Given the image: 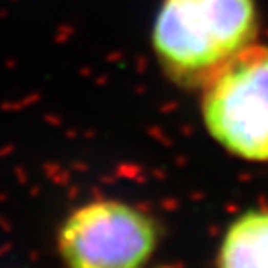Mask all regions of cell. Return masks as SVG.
Returning <instances> with one entry per match:
<instances>
[{
	"label": "cell",
	"mask_w": 268,
	"mask_h": 268,
	"mask_svg": "<svg viewBox=\"0 0 268 268\" xmlns=\"http://www.w3.org/2000/svg\"><path fill=\"white\" fill-rule=\"evenodd\" d=\"M256 33L254 0H162L152 46L168 77L193 87L253 46Z\"/></svg>",
	"instance_id": "cell-1"
},
{
	"label": "cell",
	"mask_w": 268,
	"mask_h": 268,
	"mask_svg": "<svg viewBox=\"0 0 268 268\" xmlns=\"http://www.w3.org/2000/svg\"><path fill=\"white\" fill-rule=\"evenodd\" d=\"M205 127L228 152L268 160V47L249 46L205 84Z\"/></svg>",
	"instance_id": "cell-2"
},
{
	"label": "cell",
	"mask_w": 268,
	"mask_h": 268,
	"mask_svg": "<svg viewBox=\"0 0 268 268\" xmlns=\"http://www.w3.org/2000/svg\"><path fill=\"white\" fill-rule=\"evenodd\" d=\"M159 242L155 221L122 200L78 205L58 230V253L67 268H143Z\"/></svg>",
	"instance_id": "cell-3"
},
{
	"label": "cell",
	"mask_w": 268,
	"mask_h": 268,
	"mask_svg": "<svg viewBox=\"0 0 268 268\" xmlns=\"http://www.w3.org/2000/svg\"><path fill=\"white\" fill-rule=\"evenodd\" d=\"M219 268H268V211H249L228 228Z\"/></svg>",
	"instance_id": "cell-4"
}]
</instances>
